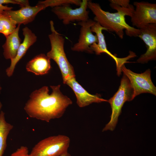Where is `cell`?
<instances>
[{
	"label": "cell",
	"instance_id": "obj_1",
	"mask_svg": "<svg viewBox=\"0 0 156 156\" xmlns=\"http://www.w3.org/2000/svg\"><path fill=\"white\" fill-rule=\"evenodd\" d=\"M50 86L51 94L49 93V87L44 86L30 94L24 107L30 118L48 122L62 117L67 107L72 104L70 99L60 91V85Z\"/></svg>",
	"mask_w": 156,
	"mask_h": 156
},
{
	"label": "cell",
	"instance_id": "obj_2",
	"mask_svg": "<svg viewBox=\"0 0 156 156\" xmlns=\"http://www.w3.org/2000/svg\"><path fill=\"white\" fill-rule=\"evenodd\" d=\"M109 5L112 8L116 10L117 12L111 13L105 11L99 3L88 0V8L95 15L94 21L107 28L108 31L115 32L121 39L123 38L125 29L127 35L138 37L139 29L130 26L125 21L126 16L131 17L132 16L135 9L133 6L131 5L128 8H125L112 3H110Z\"/></svg>",
	"mask_w": 156,
	"mask_h": 156
},
{
	"label": "cell",
	"instance_id": "obj_3",
	"mask_svg": "<svg viewBox=\"0 0 156 156\" xmlns=\"http://www.w3.org/2000/svg\"><path fill=\"white\" fill-rule=\"evenodd\" d=\"M51 33L49 35L51 49L47 55L57 64L61 71L64 83L75 77L73 66L68 61L64 51V38L55 29L52 21L50 22Z\"/></svg>",
	"mask_w": 156,
	"mask_h": 156
},
{
	"label": "cell",
	"instance_id": "obj_4",
	"mask_svg": "<svg viewBox=\"0 0 156 156\" xmlns=\"http://www.w3.org/2000/svg\"><path fill=\"white\" fill-rule=\"evenodd\" d=\"M133 89L128 78L124 74L117 92L107 102L110 105L112 110L109 122L103 128L102 131L114 130L117 123L121 109L126 101L133 100Z\"/></svg>",
	"mask_w": 156,
	"mask_h": 156
},
{
	"label": "cell",
	"instance_id": "obj_5",
	"mask_svg": "<svg viewBox=\"0 0 156 156\" xmlns=\"http://www.w3.org/2000/svg\"><path fill=\"white\" fill-rule=\"evenodd\" d=\"M70 139L61 134L51 136L37 143L27 156H61L68 152Z\"/></svg>",
	"mask_w": 156,
	"mask_h": 156
},
{
	"label": "cell",
	"instance_id": "obj_6",
	"mask_svg": "<svg viewBox=\"0 0 156 156\" xmlns=\"http://www.w3.org/2000/svg\"><path fill=\"white\" fill-rule=\"evenodd\" d=\"M122 71L128 79L133 90V98L142 93H149L156 95V87L151 78V71L149 69L144 72L137 73L127 68L124 65Z\"/></svg>",
	"mask_w": 156,
	"mask_h": 156
},
{
	"label": "cell",
	"instance_id": "obj_7",
	"mask_svg": "<svg viewBox=\"0 0 156 156\" xmlns=\"http://www.w3.org/2000/svg\"><path fill=\"white\" fill-rule=\"evenodd\" d=\"M88 0H83L79 7L73 9L70 4L53 8L52 12L64 25L75 21H86L89 19V12L87 10Z\"/></svg>",
	"mask_w": 156,
	"mask_h": 156
},
{
	"label": "cell",
	"instance_id": "obj_8",
	"mask_svg": "<svg viewBox=\"0 0 156 156\" xmlns=\"http://www.w3.org/2000/svg\"><path fill=\"white\" fill-rule=\"evenodd\" d=\"M135 8L131 17L133 26L138 29L148 24H156V4L147 2L135 1Z\"/></svg>",
	"mask_w": 156,
	"mask_h": 156
},
{
	"label": "cell",
	"instance_id": "obj_9",
	"mask_svg": "<svg viewBox=\"0 0 156 156\" xmlns=\"http://www.w3.org/2000/svg\"><path fill=\"white\" fill-rule=\"evenodd\" d=\"M138 36L145 43L147 47L146 52L141 55L137 62L146 63L156 59V24H151L139 29Z\"/></svg>",
	"mask_w": 156,
	"mask_h": 156
},
{
	"label": "cell",
	"instance_id": "obj_10",
	"mask_svg": "<svg viewBox=\"0 0 156 156\" xmlns=\"http://www.w3.org/2000/svg\"><path fill=\"white\" fill-rule=\"evenodd\" d=\"M91 29L92 32L96 34L98 40L97 43H94L90 46L92 51L94 52L96 55H100L102 53L107 54L114 60L117 71H121L122 66L125 63H128L129 57L127 56L123 58L118 57L107 49L105 37L102 31L103 30L108 31L107 28L102 27L99 23L95 22L91 27Z\"/></svg>",
	"mask_w": 156,
	"mask_h": 156
},
{
	"label": "cell",
	"instance_id": "obj_11",
	"mask_svg": "<svg viewBox=\"0 0 156 156\" xmlns=\"http://www.w3.org/2000/svg\"><path fill=\"white\" fill-rule=\"evenodd\" d=\"M95 22L89 19L86 21L78 23V25L81 26L79 38L78 42L71 48L72 50L78 52L84 51L89 53H93L90 46L94 43H97L98 40L96 35L92 34L91 28Z\"/></svg>",
	"mask_w": 156,
	"mask_h": 156
},
{
	"label": "cell",
	"instance_id": "obj_12",
	"mask_svg": "<svg viewBox=\"0 0 156 156\" xmlns=\"http://www.w3.org/2000/svg\"><path fill=\"white\" fill-rule=\"evenodd\" d=\"M74 91L77 98V103L80 107H83L93 103L107 102L100 94H92L89 93L76 80L75 77L68 80L66 83Z\"/></svg>",
	"mask_w": 156,
	"mask_h": 156
},
{
	"label": "cell",
	"instance_id": "obj_13",
	"mask_svg": "<svg viewBox=\"0 0 156 156\" xmlns=\"http://www.w3.org/2000/svg\"><path fill=\"white\" fill-rule=\"evenodd\" d=\"M44 5L39 2L35 6H28L21 8L20 9L12 10L5 11L16 23L17 24L26 25L33 21L38 13L44 9Z\"/></svg>",
	"mask_w": 156,
	"mask_h": 156
},
{
	"label": "cell",
	"instance_id": "obj_14",
	"mask_svg": "<svg viewBox=\"0 0 156 156\" xmlns=\"http://www.w3.org/2000/svg\"><path fill=\"white\" fill-rule=\"evenodd\" d=\"M24 38L18 49L15 58L11 60L10 66L5 70L7 76L10 77L13 75L16 65L19 61L24 56L29 47L36 41L37 36L27 27L23 29Z\"/></svg>",
	"mask_w": 156,
	"mask_h": 156
},
{
	"label": "cell",
	"instance_id": "obj_15",
	"mask_svg": "<svg viewBox=\"0 0 156 156\" xmlns=\"http://www.w3.org/2000/svg\"><path fill=\"white\" fill-rule=\"evenodd\" d=\"M50 60L44 54L38 55L27 63L26 69L37 75L46 74L51 68Z\"/></svg>",
	"mask_w": 156,
	"mask_h": 156
},
{
	"label": "cell",
	"instance_id": "obj_16",
	"mask_svg": "<svg viewBox=\"0 0 156 156\" xmlns=\"http://www.w3.org/2000/svg\"><path fill=\"white\" fill-rule=\"evenodd\" d=\"M20 25H18L15 30L12 33L5 37V42L2 47L3 55L6 60H11L15 58L21 44V40L18 34Z\"/></svg>",
	"mask_w": 156,
	"mask_h": 156
},
{
	"label": "cell",
	"instance_id": "obj_17",
	"mask_svg": "<svg viewBox=\"0 0 156 156\" xmlns=\"http://www.w3.org/2000/svg\"><path fill=\"white\" fill-rule=\"evenodd\" d=\"M5 113H0V156H3L7 147V139L10 131L14 127L13 125L8 122L5 118Z\"/></svg>",
	"mask_w": 156,
	"mask_h": 156
},
{
	"label": "cell",
	"instance_id": "obj_18",
	"mask_svg": "<svg viewBox=\"0 0 156 156\" xmlns=\"http://www.w3.org/2000/svg\"><path fill=\"white\" fill-rule=\"evenodd\" d=\"M16 24V22L5 11L0 14V33L5 37L15 30Z\"/></svg>",
	"mask_w": 156,
	"mask_h": 156
},
{
	"label": "cell",
	"instance_id": "obj_19",
	"mask_svg": "<svg viewBox=\"0 0 156 156\" xmlns=\"http://www.w3.org/2000/svg\"><path fill=\"white\" fill-rule=\"evenodd\" d=\"M39 2L43 4L46 8L49 7L53 8L67 4H75L80 6L82 1L80 0H46Z\"/></svg>",
	"mask_w": 156,
	"mask_h": 156
},
{
	"label": "cell",
	"instance_id": "obj_20",
	"mask_svg": "<svg viewBox=\"0 0 156 156\" xmlns=\"http://www.w3.org/2000/svg\"><path fill=\"white\" fill-rule=\"evenodd\" d=\"M12 3L17 4L15 0H0V14L4 13L5 11L12 10V8L4 5L3 4Z\"/></svg>",
	"mask_w": 156,
	"mask_h": 156
},
{
	"label": "cell",
	"instance_id": "obj_21",
	"mask_svg": "<svg viewBox=\"0 0 156 156\" xmlns=\"http://www.w3.org/2000/svg\"><path fill=\"white\" fill-rule=\"evenodd\" d=\"M29 154L27 147L21 146L13 153L10 156H27Z\"/></svg>",
	"mask_w": 156,
	"mask_h": 156
},
{
	"label": "cell",
	"instance_id": "obj_22",
	"mask_svg": "<svg viewBox=\"0 0 156 156\" xmlns=\"http://www.w3.org/2000/svg\"><path fill=\"white\" fill-rule=\"evenodd\" d=\"M110 3H114L121 7L128 8L131 5L129 4V0H109Z\"/></svg>",
	"mask_w": 156,
	"mask_h": 156
},
{
	"label": "cell",
	"instance_id": "obj_23",
	"mask_svg": "<svg viewBox=\"0 0 156 156\" xmlns=\"http://www.w3.org/2000/svg\"><path fill=\"white\" fill-rule=\"evenodd\" d=\"M20 5L21 8H23L30 5L29 1L27 0H15Z\"/></svg>",
	"mask_w": 156,
	"mask_h": 156
},
{
	"label": "cell",
	"instance_id": "obj_24",
	"mask_svg": "<svg viewBox=\"0 0 156 156\" xmlns=\"http://www.w3.org/2000/svg\"><path fill=\"white\" fill-rule=\"evenodd\" d=\"M61 156H71V155L68 152H67L64 153Z\"/></svg>",
	"mask_w": 156,
	"mask_h": 156
},
{
	"label": "cell",
	"instance_id": "obj_25",
	"mask_svg": "<svg viewBox=\"0 0 156 156\" xmlns=\"http://www.w3.org/2000/svg\"><path fill=\"white\" fill-rule=\"evenodd\" d=\"M2 107V104L1 103V102L0 101V110L1 109Z\"/></svg>",
	"mask_w": 156,
	"mask_h": 156
},
{
	"label": "cell",
	"instance_id": "obj_26",
	"mask_svg": "<svg viewBox=\"0 0 156 156\" xmlns=\"http://www.w3.org/2000/svg\"><path fill=\"white\" fill-rule=\"evenodd\" d=\"M1 86H0V93H1Z\"/></svg>",
	"mask_w": 156,
	"mask_h": 156
},
{
	"label": "cell",
	"instance_id": "obj_27",
	"mask_svg": "<svg viewBox=\"0 0 156 156\" xmlns=\"http://www.w3.org/2000/svg\"></svg>",
	"mask_w": 156,
	"mask_h": 156
}]
</instances>
